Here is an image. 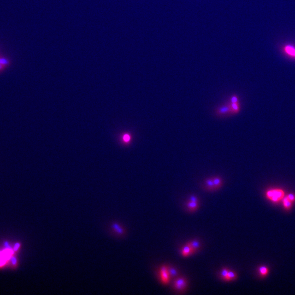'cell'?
<instances>
[{
    "instance_id": "cell-1",
    "label": "cell",
    "mask_w": 295,
    "mask_h": 295,
    "mask_svg": "<svg viewBox=\"0 0 295 295\" xmlns=\"http://www.w3.org/2000/svg\"><path fill=\"white\" fill-rule=\"evenodd\" d=\"M266 196L268 200L274 203H278L283 200L285 197V193L281 189H273L268 190Z\"/></svg>"
},
{
    "instance_id": "cell-2",
    "label": "cell",
    "mask_w": 295,
    "mask_h": 295,
    "mask_svg": "<svg viewBox=\"0 0 295 295\" xmlns=\"http://www.w3.org/2000/svg\"><path fill=\"white\" fill-rule=\"evenodd\" d=\"M215 114L220 117L231 115L230 107L229 103H228L226 105L217 108L215 110Z\"/></svg>"
},
{
    "instance_id": "cell-3",
    "label": "cell",
    "mask_w": 295,
    "mask_h": 295,
    "mask_svg": "<svg viewBox=\"0 0 295 295\" xmlns=\"http://www.w3.org/2000/svg\"><path fill=\"white\" fill-rule=\"evenodd\" d=\"M283 53L288 57L295 59V45L288 44L284 45L283 47Z\"/></svg>"
},
{
    "instance_id": "cell-4",
    "label": "cell",
    "mask_w": 295,
    "mask_h": 295,
    "mask_svg": "<svg viewBox=\"0 0 295 295\" xmlns=\"http://www.w3.org/2000/svg\"><path fill=\"white\" fill-rule=\"evenodd\" d=\"M160 275L161 277V280L164 284H167L169 282V273L168 268L166 266H163L160 268Z\"/></svg>"
},
{
    "instance_id": "cell-5",
    "label": "cell",
    "mask_w": 295,
    "mask_h": 295,
    "mask_svg": "<svg viewBox=\"0 0 295 295\" xmlns=\"http://www.w3.org/2000/svg\"><path fill=\"white\" fill-rule=\"evenodd\" d=\"M186 287V282L183 278H179L174 282V288L178 290L182 291Z\"/></svg>"
},
{
    "instance_id": "cell-6",
    "label": "cell",
    "mask_w": 295,
    "mask_h": 295,
    "mask_svg": "<svg viewBox=\"0 0 295 295\" xmlns=\"http://www.w3.org/2000/svg\"><path fill=\"white\" fill-rule=\"evenodd\" d=\"M230 105L231 109V115L236 114L239 112L240 110V105L239 102L238 103H228Z\"/></svg>"
},
{
    "instance_id": "cell-7",
    "label": "cell",
    "mask_w": 295,
    "mask_h": 295,
    "mask_svg": "<svg viewBox=\"0 0 295 295\" xmlns=\"http://www.w3.org/2000/svg\"><path fill=\"white\" fill-rule=\"evenodd\" d=\"M11 255V251L10 250L3 251V252L0 254V265H2L5 262L8 258H10Z\"/></svg>"
},
{
    "instance_id": "cell-8",
    "label": "cell",
    "mask_w": 295,
    "mask_h": 295,
    "mask_svg": "<svg viewBox=\"0 0 295 295\" xmlns=\"http://www.w3.org/2000/svg\"><path fill=\"white\" fill-rule=\"evenodd\" d=\"M113 229L114 231V232L116 233H118V235H123V233H124V231L123 228L120 225H118L117 224H115L113 225Z\"/></svg>"
},
{
    "instance_id": "cell-9",
    "label": "cell",
    "mask_w": 295,
    "mask_h": 295,
    "mask_svg": "<svg viewBox=\"0 0 295 295\" xmlns=\"http://www.w3.org/2000/svg\"><path fill=\"white\" fill-rule=\"evenodd\" d=\"M283 205H284V207L285 209H289L292 207L293 202H292L291 201L289 200L287 197H285L283 199Z\"/></svg>"
},
{
    "instance_id": "cell-10",
    "label": "cell",
    "mask_w": 295,
    "mask_h": 295,
    "mask_svg": "<svg viewBox=\"0 0 295 295\" xmlns=\"http://www.w3.org/2000/svg\"><path fill=\"white\" fill-rule=\"evenodd\" d=\"M213 183L214 184L215 189H217L220 187V186L222 184V180L220 177H212Z\"/></svg>"
},
{
    "instance_id": "cell-11",
    "label": "cell",
    "mask_w": 295,
    "mask_h": 295,
    "mask_svg": "<svg viewBox=\"0 0 295 295\" xmlns=\"http://www.w3.org/2000/svg\"><path fill=\"white\" fill-rule=\"evenodd\" d=\"M190 245L192 251L194 252L195 251L197 250L200 247V243L197 240H193L191 242L188 243Z\"/></svg>"
},
{
    "instance_id": "cell-12",
    "label": "cell",
    "mask_w": 295,
    "mask_h": 295,
    "mask_svg": "<svg viewBox=\"0 0 295 295\" xmlns=\"http://www.w3.org/2000/svg\"><path fill=\"white\" fill-rule=\"evenodd\" d=\"M205 184H206V186H207V187L208 189H209V190L215 189V186H214V184L213 183L212 178H208L207 179H206Z\"/></svg>"
},
{
    "instance_id": "cell-13",
    "label": "cell",
    "mask_w": 295,
    "mask_h": 295,
    "mask_svg": "<svg viewBox=\"0 0 295 295\" xmlns=\"http://www.w3.org/2000/svg\"><path fill=\"white\" fill-rule=\"evenodd\" d=\"M191 252H193L191 248L190 245L189 244V243H188L187 245H186L183 249V251H182V254H183V256H187Z\"/></svg>"
},
{
    "instance_id": "cell-14",
    "label": "cell",
    "mask_w": 295,
    "mask_h": 295,
    "mask_svg": "<svg viewBox=\"0 0 295 295\" xmlns=\"http://www.w3.org/2000/svg\"><path fill=\"white\" fill-rule=\"evenodd\" d=\"M268 272H269L268 268L265 266H261V267L259 268V273L261 275H262L263 277L267 275Z\"/></svg>"
},
{
    "instance_id": "cell-15",
    "label": "cell",
    "mask_w": 295,
    "mask_h": 295,
    "mask_svg": "<svg viewBox=\"0 0 295 295\" xmlns=\"http://www.w3.org/2000/svg\"><path fill=\"white\" fill-rule=\"evenodd\" d=\"M197 207V202L190 201V202H189L188 203V208H189L191 211H193V210L196 209Z\"/></svg>"
},
{
    "instance_id": "cell-16",
    "label": "cell",
    "mask_w": 295,
    "mask_h": 295,
    "mask_svg": "<svg viewBox=\"0 0 295 295\" xmlns=\"http://www.w3.org/2000/svg\"><path fill=\"white\" fill-rule=\"evenodd\" d=\"M10 61L5 58H0V65H2L6 67L10 65Z\"/></svg>"
},
{
    "instance_id": "cell-17",
    "label": "cell",
    "mask_w": 295,
    "mask_h": 295,
    "mask_svg": "<svg viewBox=\"0 0 295 295\" xmlns=\"http://www.w3.org/2000/svg\"><path fill=\"white\" fill-rule=\"evenodd\" d=\"M236 278V275L235 273L232 272H228V276H227V277L226 278L225 280H231V279H235V278Z\"/></svg>"
},
{
    "instance_id": "cell-18",
    "label": "cell",
    "mask_w": 295,
    "mask_h": 295,
    "mask_svg": "<svg viewBox=\"0 0 295 295\" xmlns=\"http://www.w3.org/2000/svg\"><path fill=\"white\" fill-rule=\"evenodd\" d=\"M168 271L169 274L171 275V276H172V277H175V276H176V275L178 274L177 270H175V269L173 268H168Z\"/></svg>"
},
{
    "instance_id": "cell-19",
    "label": "cell",
    "mask_w": 295,
    "mask_h": 295,
    "mask_svg": "<svg viewBox=\"0 0 295 295\" xmlns=\"http://www.w3.org/2000/svg\"><path fill=\"white\" fill-rule=\"evenodd\" d=\"M289 200L291 201L292 202H294L295 201V195L293 193H289L286 196Z\"/></svg>"
},
{
    "instance_id": "cell-20",
    "label": "cell",
    "mask_w": 295,
    "mask_h": 295,
    "mask_svg": "<svg viewBox=\"0 0 295 295\" xmlns=\"http://www.w3.org/2000/svg\"><path fill=\"white\" fill-rule=\"evenodd\" d=\"M230 103H238L239 102H238V98L237 96H236L235 95L234 96H232L230 98Z\"/></svg>"
},
{
    "instance_id": "cell-21",
    "label": "cell",
    "mask_w": 295,
    "mask_h": 295,
    "mask_svg": "<svg viewBox=\"0 0 295 295\" xmlns=\"http://www.w3.org/2000/svg\"><path fill=\"white\" fill-rule=\"evenodd\" d=\"M228 270L226 269H224L222 272H221V275H222V278L223 279H224L225 280L226 278L228 276Z\"/></svg>"
},
{
    "instance_id": "cell-22",
    "label": "cell",
    "mask_w": 295,
    "mask_h": 295,
    "mask_svg": "<svg viewBox=\"0 0 295 295\" xmlns=\"http://www.w3.org/2000/svg\"><path fill=\"white\" fill-rule=\"evenodd\" d=\"M130 138H131L130 136L128 135H125L124 136V141H125V142H126L130 141Z\"/></svg>"
},
{
    "instance_id": "cell-23",
    "label": "cell",
    "mask_w": 295,
    "mask_h": 295,
    "mask_svg": "<svg viewBox=\"0 0 295 295\" xmlns=\"http://www.w3.org/2000/svg\"><path fill=\"white\" fill-rule=\"evenodd\" d=\"M190 201H191V202H197V198L195 197V196H191V197H190Z\"/></svg>"
},
{
    "instance_id": "cell-24",
    "label": "cell",
    "mask_w": 295,
    "mask_h": 295,
    "mask_svg": "<svg viewBox=\"0 0 295 295\" xmlns=\"http://www.w3.org/2000/svg\"><path fill=\"white\" fill-rule=\"evenodd\" d=\"M5 67V66H3V65H0V71H2L3 70V68H4Z\"/></svg>"
}]
</instances>
